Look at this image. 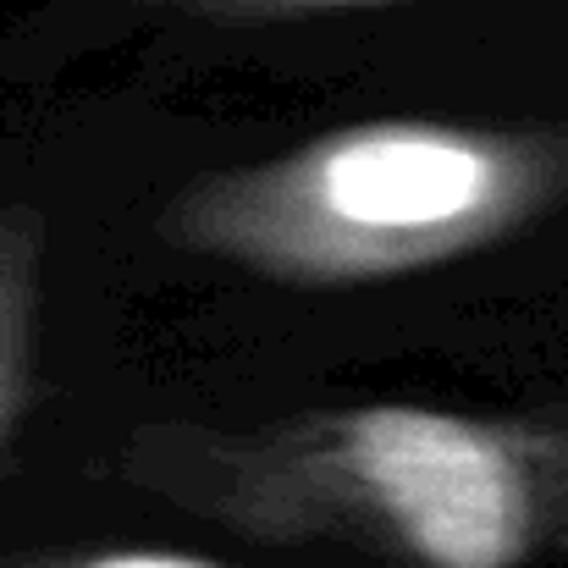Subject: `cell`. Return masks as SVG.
I'll return each instance as SVG.
<instances>
[{
	"instance_id": "6da1fadb",
	"label": "cell",
	"mask_w": 568,
	"mask_h": 568,
	"mask_svg": "<svg viewBox=\"0 0 568 568\" xmlns=\"http://www.w3.org/2000/svg\"><path fill=\"white\" fill-rule=\"evenodd\" d=\"M161 469L155 480L243 536L343 541L392 568H525L558 530L568 491L552 436L414 403L204 436Z\"/></svg>"
},
{
	"instance_id": "7a4b0ae2",
	"label": "cell",
	"mask_w": 568,
	"mask_h": 568,
	"mask_svg": "<svg viewBox=\"0 0 568 568\" xmlns=\"http://www.w3.org/2000/svg\"><path fill=\"white\" fill-rule=\"evenodd\" d=\"M564 199V133L359 122L189 183L166 232L265 282L354 287L475 254Z\"/></svg>"
},
{
	"instance_id": "277c9868",
	"label": "cell",
	"mask_w": 568,
	"mask_h": 568,
	"mask_svg": "<svg viewBox=\"0 0 568 568\" xmlns=\"http://www.w3.org/2000/svg\"><path fill=\"white\" fill-rule=\"evenodd\" d=\"M22 568H232L221 558H193V552H166V547H105V552H72V558H44Z\"/></svg>"
},
{
	"instance_id": "5b68a950",
	"label": "cell",
	"mask_w": 568,
	"mask_h": 568,
	"mask_svg": "<svg viewBox=\"0 0 568 568\" xmlns=\"http://www.w3.org/2000/svg\"><path fill=\"white\" fill-rule=\"evenodd\" d=\"M215 17H304V11H354V6H392V0H189Z\"/></svg>"
},
{
	"instance_id": "3957f363",
	"label": "cell",
	"mask_w": 568,
	"mask_h": 568,
	"mask_svg": "<svg viewBox=\"0 0 568 568\" xmlns=\"http://www.w3.org/2000/svg\"><path fill=\"white\" fill-rule=\"evenodd\" d=\"M44 315V221L22 204L0 210V453L28 414Z\"/></svg>"
}]
</instances>
